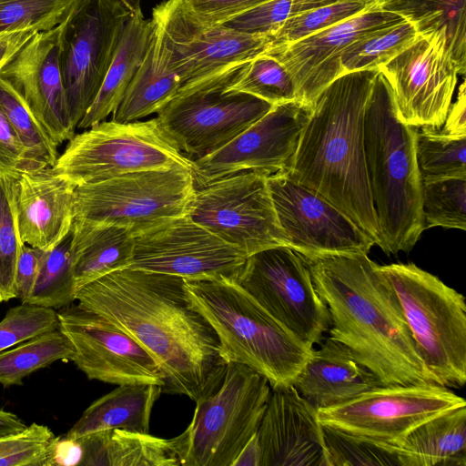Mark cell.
Wrapping results in <instances>:
<instances>
[{
  "instance_id": "obj_13",
  "label": "cell",
  "mask_w": 466,
  "mask_h": 466,
  "mask_svg": "<svg viewBox=\"0 0 466 466\" xmlns=\"http://www.w3.org/2000/svg\"><path fill=\"white\" fill-rule=\"evenodd\" d=\"M268 176L260 171H244L196 188L188 217L248 257L287 246Z\"/></svg>"
},
{
  "instance_id": "obj_27",
  "label": "cell",
  "mask_w": 466,
  "mask_h": 466,
  "mask_svg": "<svg viewBox=\"0 0 466 466\" xmlns=\"http://www.w3.org/2000/svg\"><path fill=\"white\" fill-rule=\"evenodd\" d=\"M71 232L76 291L106 274L131 266L135 242L129 228L74 218Z\"/></svg>"
},
{
  "instance_id": "obj_35",
  "label": "cell",
  "mask_w": 466,
  "mask_h": 466,
  "mask_svg": "<svg viewBox=\"0 0 466 466\" xmlns=\"http://www.w3.org/2000/svg\"><path fill=\"white\" fill-rule=\"evenodd\" d=\"M0 106L38 170L53 167L58 157L57 145L35 119L16 90L0 76Z\"/></svg>"
},
{
  "instance_id": "obj_31",
  "label": "cell",
  "mask_w": 466,
  "mask_h": 466,
  "mask_svg": "<svg viewBox=\"0 0 466 466\" xmlns=\"http://www.w3.org/2000/svg\"><path fill=\"white\" fill-rule=\"evenodd\" d=\"M84 466H178L171 439L120 429L78 438Z\"/></svg>"
},
{
  "instance_id": "obj_46",
  "label": "cell",
  "mask_w": 466,
  "mask_h": 466,
  "mask_svg": "<svg viewBox=\"0 0 466 466\" xmlns=\"http://www.w3.org/2000/svg\"><path fill=\"white\" fill-rule=\"evenodd\" d=\"M55 437L47 426L36 422L19 432L0 437V466H46Z\"/></svg>"
},
{
  "instance_id": "obj_22",
  "label": "cell",
  "mask_w": 466,
  "mask_h": 466,
  "mask_svg": "<svg viewBox=\"0 0 466 466\" xmlns=\"http://www.w3.org/2000/svg\"><path fill=\"white\" fill-rule=\"evenodd\" d=\"M0 76L57 146L75 136L59 65L58 26L35 34L0 70Z\"/></svg>"
},
{
  "instance_id": "obj_25",
  "label": "cell",
  "mask_w": 466,
  "mask_h": 466,
  "mask_svg": "<svg viewBox=\"0 0 466 466\" xmlns=\"http://www.w3.org/2000/svg\"><path fill=\"white\" fill-rule=\"evenodd\" d=\"M292 385L317 410L338 405L381 386L347 347L330 337L319 349H313Z\"/></svg>"
},
{
  "instance_id": "obj_52",
  "label": "cell",
  "mask_w": 466,
  "mask_h": 466,
  "mask_svg": "<svg viewBox=\"0 0 466 466\" xmlns=\"http://www.w3.org/2000/svg\"><path fill=\"white\" fill-rule=\"evenodd\" d=\"M35 34L32 31L0 33V70Z\"/></svg>"
},
{
  "instance_id": "obj_53",
  "label": "cell",
  "mask_w": 466,
  "mask_h": 466,
  "mask_svg": "<svg viewBox=\"0 0 466 466\" xmlns=\"http://www.w3.org/2000/svg\"><path fill=\"white\" fill-rule=\"evenodd\" d=\"M260 457V449L255 434L242 449L232 466H259Z\"/></svg>"
},
{
  "instance_id": "obj_11",
  "label": "cell",
  "mask_w": 466,
  "mask_h": 466,
  "mask_svg": "<svg viewBox=\"0 0 466 466\" xmlns=\"http://www.w3.org/2000/svg\"><path fill=\"white\" fill-rule=\"evenodd\" d=\"M131 11L120 0H76L58 25V54L76 128L94 102Z\"/></svg>"
},
{
  "instance_id": "obj_19",
  "label": "cell",
  "mask_w": 466,
  "mask_h": 466,
  "mask_svg": "<svg viewBox=\"0 0 466 466\" xmlns=\"http://www.w3.org/2000/svg\"><path fill=\"white\" fill-rule=\"evenodd\" d=\"M152 19L170 49L182 87L239 66L270 44L267 34H246L222 25H202L187 15L179 0H167L154 7Z\"/></svg>"
},
{
  "instance_id": "obj_9",
  "label": "cell",
  "mask_w": 466,
  "mask_h": 466,
  "mask_svg": "<svg viewBox=\"0 0 466 466\" xmlns=\"http://www.w3.org/2000/svg\"><path fill=\"white\" fill-rule=\"evenodd\" d=\"M243 65L182 87L157 113L163 130L187 157L219 149L274 106L228 89Z\"/></svg>"
},
{
  "instance_id": "obj_20",
  "label": "cell",
  "mask_w": 466,
  "mask_h": 466,
  "mask_svg": "<svg viewBox=\"0 0 466 466\" xmlns=\"http://www.w3.org/2000/svg\"><path fill=\"white\" fill-rule=\"evenodd\" d=\"M57 318L75 350L72 361L89 380L163 387V373L152 355L106 319L78 305L59 309Z\"/></svg>"
},
{
  "instance_id": "obj_16",
  "label": "cell",
  "mask_w": 466,
  "mask_h": 466,
  "mask_svg": "<svg viewBox=\"0 0 466 466\" xmlns=\"http://www.w3.org/2000/svg\"><path fill=\"white\" fill-rule=\"evenodd\" d=\"M134 242L129 268L184 279H238L248 258L187 214L135 234Z\"/></svg>"
},
{
  "instance_id": "obj_29",
  "label": "cell",
  "mask_w": 466,
  "mask_h": 466,
  "mask_svg": "<svg viewBox=\"0 0 466 466\" xmlns=\"http://www.w3.org/2000/svg\"><path fill=\"white\" fill-rule=\"evenodd\" d=\"M161 393L156 384L119 385L92 402L65 437L115 429L149 433L151 411Z\"/></svg>"
},
{
  "instance_id": "obj_21",
  "label": "cell",
  "mask_w": 466,
  "mask_h": 466,
  "mask_svg": "<svg viewBox=\"0 0 466 466\" xmlns=\"http://www.w3.org/2000/svg\"><path fill=\"white\" fill-rule=\"evenodd\" d=\"M403 20L371 6L328 28L283 45H268L264 52L289 75L295 99L312 106L318 96L342 75L340 58L346 47L364 33Z\"/></svg>"
},
{
  "instance_id": "obj_36",
  "label": "cell",
  "mask_w": 466,
  "mask_h": 466,
  "mask_svg": "<svg viewBox=\"0 0 466 466\" xmlns=\"http://www.w3.org/2000/svg\"><path fill=\"white\" fill-rule=\"evenodd\" d=\"M415 149L421 181L466 177V136L417 128Z\"/></svg>"
},
{
  "instance_id": "obj_33",
  "label": "cell",
  "mask_w": 466,
  "mask_h": 466,
  "mask_svg": "<svg viewBox=\"0 0 466 466\" xmlns=\"http://www.w3.org/2000/svg\"><path fill=\"white\" fill-rule=\"evenodd\" d=\"M75 355L67 337L58 329L43 333L0 352V384L23 385V379Z\"/></svg>"
},
{
  "instance_id": "obj_48",
  "label": "cell",
  "mask_w": 466,
  "mask_h": 466,
  "mask_svg": "<svg viewBox=\"0 0 466 466\" xmlns=\"http://www.w3.org/2000/svg\"><path fill=\"white\" fill-rule=\"evenodd\" d=\"M35 171L0 106V177L18 179L23 173Z\"/></svg>"
},
{
  "instance_id": "obj_1",
  "label": "cell",
  "mask_w": 466,
  "mask_h": 466,
  "mask_svg": "<svg viewBox=\"0 0 466 466\" xmlns=\"http://www.w3.org/2000/svg\"><path fill=\"white\" fill-rule=\"evenodd\" d=\"M183 278L127 268L80 288L77 305L145 348L163 376L162 393L195 402L220 382L227 362L218 336L195 309Z\"/></svg>"
},
{
  "instance_id": "obj_54",
  "label": "cell",
  "mask_w": 466,
  "mask_h": 466,
  "mask_svg": "<svg viewBox=\"0 0 466 466\" xmlns=\"http://www.w3.org/2000/svg\"><path fill=\"white\" fill-rule=\"evenodd\" d=\"M26 425L15 413L0 410V437L23 431Z\"/></svg>"
},
{
  "instance_id": "obj_28",
  "label": "cell",
  "mask_w": 466,
  "mask_h": 466,
  "mask_svg": "<svg viewBox=\"0 0 466 466\" xmlns=\"http://www.w3.org/2000/svg\"><path fill=\"white\" fill-rule=\"evenodd\" d=\"M154 32L152 18H145L142 11L131 14L102 86L77 128H89L116 110L144 59Z\"/></svg>"
},
{
  "instance_id": "obj_5",
  "label": "cell",
  "mask_w": 466,
  "mask_h": 466,
  "mask_svg": "<svg viewBox=\"0 0 466 466\" xmlns=\"http://www.w3.org/2000/svg\"><path fill=\"white\" fill-rule=\"evenodd\" d=\"M192 307L215 330L226 362L246 365L271 389L292 385L312 354L264 310L237 279H185Z\"/></svg>"
},
{
  "instance_id": "obj_41",
  "label": "cell",
  "mask_w": 466,
  "mask_h": 466,
  "mask_svg": "<svg viewBox=\"0 0 466 466\" xmlns=\"http://www.w3.org/2000/svg\"><path fill=\"white\" fill-rule=\"evenodd\" d=\"M371 4L372 0H339L295 15L266 33L270 39L269 45L298 41L362 13Z\"/></svg>"
},
{
  "instance_id": "obj_49",
  "label": "cell",
  "mask_w": 466,
  "mask_h": 466,
  "mask_svg": "<svg viewBox=\"0 0 466 466\" xmlns=\"http://www.w3.org/2000/svg\"><path fill=\"white\" fill-rule=\"evenodd\" d=\"M49 251L24 244L18 258L15 287L17 298L26 303Z\"/></svg>"
},
{
  "instance_id": "obj_55",
  "label": "cell",
  "mask_w": 466,
  "mask_h": 466,
  "mask_svg": "<svg viewBox=\"0 0 466 466\" xmlns=\"http://www.w3.org/2000/svg\"><path fill=\"white\" fill-rule=\"evenodd\" d=\"M131 13H137L141 10V0H120Z\"/></svg>"
},
{
  "instance_id": "obj_17",
  "label": "cell",
  "mask_w": 466,
  "mask_h": 466,
  "mask_svg": "<svg viewBox=\"0 0 466 466\" xmlns=\"http://www.w3.org/2000/svg\"><path fill=\"white\" fill-rule=\"evenodd\" d=\"M311 110L297 100L276 105L219 149L193 159L196 188L244 171L288 172Z\"/></svg>"
},
{
  "instance_id": "obj_32",
  "label": "cell",
  "mask_w": 466,
  "mask_h": 466,
  "mask_svg": "<svg viewBox=\"0 0 466 466\" xmlns=\"http://www.w3.org/2000/svg\"><path fill=\"white\" fill-rule=\"evenodd\" d=\"M372 7L400 15L419 34L446 28L460 75H465L466 0H372Z\"/></svg>"
},
{
  "instance_id": "obj_44",
  "label": "cell",
  "mask_w": 466,
  "mask_h": 466,
  "mask_svg": "<svg viewBox=\"0 0 466 466\" xmlns=\"http://www.w3.org/2000/svg\"><path fill=\"white\" fill-rule=\"evenodd\" d=\"M339 0H269L224 23L246 34H266L275 25L307 11Z\"/></svg>"
},
{
  "instance_id": "obj_24",
  "label": "cell",
  "mask_w": 466,
  "mask_h": 466,
  "mask_svg": "<svg viewBox=\"0 0 466 466\" xmlns=\"http://www.w3.org/2000/svg\"><path fill=\"white\" fill-rule=\"evenodd\" d=\"M76 187L52 167L15 180L16 222L25 244L50 251L63 241L75 218Z\"/></svg>"
},
{
  "instance_id": "obj_45",
  "label": "cell",
  "mask_w": 466,
  "mask_h": 466,
  "mask_svg": "<svg viewBox=\"0 0 466 466\" xmlns=\"http://www.w3.org/2000/svg\"><path fill=\"white\" fill-rule=\"evenodd\" d=\"M58 328L54 309L28 303L13 307L0 321V352Z\"/></svg>"
},
{
  "instance_id": "obj_8",
  "label": "cell",
  "mask_w": 466,
  "mask_h": 466,
  "mask_svg": "<svg viewBox=\"0 0 466 466\" xmlns=\"http://www.w3.org/2000/svg\"><path fill=\"white\" fill-rule=\"evenodd\" d=\"M177 166L192 172L193 162L155 117L95 124L69 140L52 167L78 187L132 172Z\"/></svg>"
},
{
  "instance_id": "obj_51",
  "label": "cell",
  "mask_w": 466,
  "mask_h": 466,
  "mask_svg": "<svg viewBox=\"0 0 466 466\" xmlns=\"http://www.w3.org/2000/svg\"><path fill=\"white\" fill-rule=\"evenodd\" d=\"M441 127L440 131L445 135L454 137L466 136L465 81L461 84L457 99L454 103H451Z\"/></svg>"
},
{
  "instance_id": "obj_43",
  "label": "cell",
  "mask_w": 466,
  "mask_h": 466,
  "mask_svg": "<svg viewBox=\"0 0 466 466\" xmlns=\"http://www.w3.org/2000/svg\"><path fill=\"white\" fill-rule=\"evenodd\" d=\"M76 0H0V33L46 32L58 26Z\"/></svg>"
},
{
  "instance_id": "obj_4",
  "label": "cell",
  "mask_w": 466,
  "mask_h": 466,
  "mask_svg": "<svg viewBox=\"0 0 466 466\" xmlns=\"http://www.w3.org/2000/svg\"><path fill=\"white\" fill-rule=\"evenodd\" d=\"M364 152L373 206L386 254L409 252L424 230L417 127L399 116L390 87L379 72L364 115Z\"/></svg>"
},
{
  "instance_id": "obj_3",
  "label": "cell",
  "mask_w": 466,
  "mask_h": 466,
  "mask_svg": "<svg viewBox=\"0 0 466 466\" xmlns=\"http://www.w3.org/2000/svg\"><path fill=\"white\" fill-rule=\"evenodd\" d=\"M379 69L341 75L312 105L291 167L292 180L331 202L380 247L364 152V115Z\"/></svg>"
},
{
  "instance_id": "obj_14",
  "label": "cell",
  "mask_w": 466,
  "mask_h": 466,
  "mask_svg": "<svg viewBox=\"0 0 466 466\" xmlns=\"http://www.w3.org/2000/svg\"><path fill=\"white\" fill-rule=\"evenodd\" d=\"M379 70L390 87L404 123L417 128L441 129L460 75L446 28L419 34Z\"/></svg>"
},
{
  "instance_id": "obj_23",
  "label": "cell",
  "mask_w": 466,
  "mask_h": 466,
  "mask_svg": "<svg viewBox=\"0 0 466 466\" xmlns=\"http://www.w3.org/2000/svg\"><path fill=\"white\" fill-rule=\"evenodd\" d=\"M256 435L259 466H329L318 410L293 385L271 389Z\"/></svg>"
},
{
  "instance_id": "obj_7",
  "label": "cell",
  "mask_w": 466,
  "mask_h": 466,
  "mask_svg": "<svg viewBox=\"0 0 466 466\" xmlns=\"http://www.w3.org/2000/svg\"><path fill=\"white\" fill-rule=\"evenodd\" d=\"M271 392L251 368L228 362L220 382L196 401L187 429L172 438L181 466H232L256 434Z\"/></svg>"
},
{
  "instance_id": "obj_6",
  "label": "cell",
  "mask_w": 466,
  "mask_h": 466,
  "mask_svg": "<svg viewBox=\"0 0 466 466\" xmlns=\"http://www.w3.org/2000/svg\"><path fill=\"white\" fill-rule=\"evenodd\" d=\"M378 269L395 295L434 382L462 387L466 381L464 297L413 263L379 265Z\"/></svg>"
},
{
  "instance_id": "obj_50",
  "label": "cell",
  "mask_w": 466,
  "mask_h": 466,
  "mask_svg": "<svg viewBox=\"0 0 466 466\" xmlns=\"http://www.w3.org/2000/svg\"><path fill=\"white\" fill-rule=\"evenodd\" d=\"M83 448L78 439L57 438L49 445L46 466L80 465Z\"/></svg>"
},
{
  "instance_id": "obj_15",
  "label": "cell",
  "mask_w": 466,
  "mask_h": 466,
  "mask_svg": "<svg viewBox=\"0 0 466 466\" xmlns=\"http://www.w3.org/2000/svg\"><path fill=\"white\" fill-rule=\"evenodd\" d=\"M461 406L462 397L435 383L381 385L318 415L324 426L398 447L420 424Z\"/></svg>"
},
{
  "instance_id": "obj_26",
  "label": "cell",
  "mask_w": 466,
  "mask_h": 466,
  "mask_svg": "<svg viewBox=\"0 0 466 466\" xmlns=\"http://www.w3.org/2000/svg\"><path fill=\"white\" fill-rule=\"evenodd\" d=\"M154 21V20H153ZM166 39L155 23V32L143 61L126 93L112 113V120L132 122L157 113L181 89Z\"/></svg>"
},
{
  "instance_id": "obj_42",
  "label": "cell",
  "mask_w": 466,
  "mask_h": 466,
  "mask_svg": "<svg viewBox=\"0 0 466 466\" xmlns=\"http://www.w3.org/2000/svg\"><path fill=\"white\" fill-rule=\"evenodd\" d=\"M15 178L0 177V302L17 298L15 279L22 246L15 202Z\"/></svg>"
},
{
  "instance_id": "obj_38",
  "label": "cell",
  "mask_w": 466,
  "mask_h": 466,
  "mask_svg": "<svg viewBox=\"0 0 466 466\" xmlns=\"http://www.w3.org/2000/svg\"><path fill=\"white\" fill-rule=\"evenodd\" d=\"M228 89L254 96L272 106L296 100L289 75L264 51L240 67Z\"/></svg>"
},
{
  "instance_id": "obj_12",
  "label": "cell",
  "mask_w": 466,
  "mask_h": 466,
  "mask_svg": "<svg viewBox=\"0 0 466 466\" xmlns=\"http://www.w3.org/2000/svg\"><path fill=\"white\" fill-rule=\"evenodd\" d=\"M245 291L300 341L314 348L330 328L327 305L319 297L304 258L288 246L248 257L237 279Z\"/></svg>"
},
{
  "instance_id": "obj_30",
  "label": "cell",
  "mask_w": 466,
  "mask_h": 466,
  "mask_svg": "<svg viewBox=\"0 0 466 466\" xmlns=\"http://www.w3.org/2000/svg\"><path fill=\"white\" fill-rule=\"evenodd\" d=\"M398 449L400 466H466V406L420 424Z\"/></svg>"
},
{
  "instance_id": "obj_34",
  "label": "cell",
  "mask_w": 466,
  "mask_h": 466,
  "mask_svg": "<svg viewBox=\"0 0 466 466\" xmlns=\"http://www.w3.org/2000/svg\"><path fill=\"white\" fill-rule=\"evenodd\" d=\"M418 35L414 25L405 19L364 33L342 53V75L379 69L404 50Z\"/></svg>"
},
{
  "instance_id": "obj_18",
  "label": "cell",
  "mask_w": 466,
  "mask_h": 466,
  "mask_svg": "<svg viewBox=\"0 0 466 466\" xmlns=\"http://www.w3.org/2000/svg\"><path fill=\"white\" fill-rule=\"evenodd\" d=\"M268 185L287 246L302 258L368 255L375 245L339 208L285 172L268 176Z\"/></svg>"
},
{
  "instance_id": "obj_37",
  "label": "cell",
  "mask_w": 466,
  "mask_h": 466,
  "mask_svg": "<svg viewBox=\"0 0 466 466\" xmlns=\"http://www.w3.org/2000/svg\"><path fill=\"white\" fill-rule=\"evenodd\" d=\"M71 241L70 231L48 252L26 303L59 309L76 300Z\"/></svg>"
},
{
  "instance_id": "obj_2",
  "label": "cell",
  "mask_w": 466,
  "mask_h": 466,
  "mask_svg": "<svg viewBox=\"0 0 466 466\" xmlns=\"http://www.w3.org/2000/svg\"><path fill=\"white\" fill-rule=\"evenodd\" d=\"M304 260L328 307L331 339L347 347L382 386L435 383L378 264L366 254Z\"/></svg>"
},
{
  "instance_id": "obj_47",
  "label": "cell",
  "mask_w": 466,
  "mask_h": 466,
  "mask_svg": "<svg viewBox=\"0 0 466 466\" xmlns=\"http://www.w3.org/2000/svg\"><path fill=\"white\" fill-rule=\"evenodd\" d=\"M269 0H179L184 11L202 25H223Z\"/></svg>"
},
{
  "instance_id": "obj_40",
  "label": "cell",
  "mask_w": 466,
  "mask_h": 466,
  "mask_svg": "<svg viewBox=\"0 0 466 466\" xmlns=\"http://www.w3.org/2000/svg\"><path fill=\"white\" fill-rule=\"evenodd\" d=\"M322 426L329 466H400L398 447Z\"/></svg>"
},
{
  "instance_id": "obj_39",
  "label": "cell",
  "mask_w": 466,
  "mask_h": 466,
  "mask_svg": "<svg viewBox=\"0 0 466 466\" xmlns=\"http://www.w3.org/2000/svg\"><path fill=\"white\" fill-rule=\"evenodd\" d=\"M424 229L433 227L466 229V177L421 181Z\"/></svg>"
},
{
  "instance_id": "obj_10",
  "label": "cell",
  "mask_w": 466,
  "mask_h": 466,
  "mask_svg": "<svg viewBox=\"0 0 466 466\" xmlns=\"http://www.w3.org/2000/svg\"><path fill=\"white\" fill-rule=\"evenodd\" d=\"M196 193L190 169L177 166L125 174L75 189V219L115 224L133 234L188 213Z\"/></svg>"
}]
</instances>
